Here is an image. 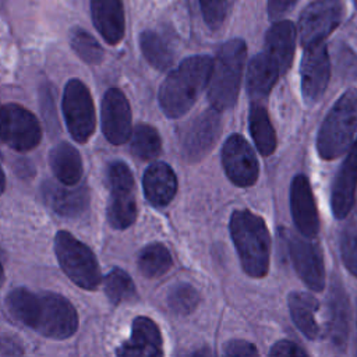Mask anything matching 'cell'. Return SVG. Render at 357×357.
Masks as SVG:
<instances>
[{
  "label": "cell",
  "instance_id": "cell-1",
  "mask_svg": "<svg viewBox=\"0 0 357 357\" xmlns=\"http://www.w3.org/2000/svg\"><path fill=\"white\" fill-rule=\"evenodd\" d=\"M6 305L15 321L50 339H67L78 328L75 308L67 298L56 293L35 294L18 287L7 296Z\"/></svg>",
  "mask_w": 357,
  "mask_h": 357
},
{
  "label": "cell",
  "instance_id": "cell-2",
  "mask_svg": "<svg viewBox=\"0 0 357 357\" xmlns=\"http://www.w3.org/2000/svg\"><path fill=\"white\" fill-rule=\"evenodd\" d=\"M212 59L205 54L184 59L163 81L159 89V105L169 119L184 116L206 88Z\"/></svg>",
  "mask_w": 357,
  "mask_h": 357
},
{
  "label": "cell",
  "instance_id": "cell-3",
  "mask_svg": "<svg viewBox=\"0 0 357 357\" xmlns=\"http://www.w3.org/2000/svg\"><path fill=\"white\" fill-rule=\"evenodd\" d=\"M229 229L244 272L264 278L271 258V234L265 220L251 211L238 209L231 213Z\"/></svg>",
  "mask_w": 357,
  "mask_h": 357
},
{
  "label": "cell",
  "instance_id": "cell-4",
  "mask_svg": "<svg viewBox=\"0 0 357 357\" xmlns=\"http://www.w3.org/2000/svg\"><path fill=\"white\" fill-rule=\"evenodd\" d=\"M247 56L245 42L240 38L225 42L212 61L208 81V99L213 109L223 112L234 106Z\"/></svg>",
  "mask_w": 357,
  "mask_h": 357
},
{
  "label": "cell",
  "instance_id": "cell-5",
  "mask_svg": "<svg viewBox=\"0 0 357 357\" xmlns=\"http://www.w3.org/2000/svg\"><path fill=\"white\" fill-rule=\"evenodd\" d=\"M357 132V89L350 88L335 102L324 119L317 138V151L325 160L344 155Z\"/></svg>",
  "mask_w": 357,
  "mask_h": 357
},
{
  "label": "cell",
  "instance_id": "cell-6",
  "mask_svg": "<svg viewBox=\"0 0 357 357\" xmlns=\"http://www.w3.org/2000/svg\"><path fill=\"white\" fill-rule=\"evenodd\" d=\"M54 252L64 273L79 287L95 290L100 283L99 264L93 252L68 231L54 237Z\"/></svg>",
  "mask_w": 357,
  "mask_h": 357
},
{
  "label": "cell",
  "instance_id": "cell-7",
  "mask_svg": "<svg viewBox=\"0 0 357 357\" xmlns=\"http://www.w3.org/2000/svg\"><path fill=\"white\" fill-rule=\"evenodd\" d=\"M107 183L110 188L107 220L114 229H127L137 218L135 183L130 167L120 160L110 163L107 169Z\"/></svg>",
  "mask_w": 357,
  "mask_h": 357
},
{
  "label": "cell",
  "instance_id": "cell-8",
  "mask_svg": "<svg viewBox=\"0 0 357 357\" xmlns=\"http://www.w3.org/2000/svg\"><path fill=\"white\" fill-rule=\"evenodd\" d=\"M63 112L71 137L85 144L95 131V107L86 85L79 79H70L63 95Z\"/></svg>",
  "mask_w": 357,
  "mask_h": 357
},
{
  "label": "cell",
  "instance_id": "cell-9",
  "mask_svg": "<svg viewBox=\"0 0 357 357\" xmlns=\"http://www.w3.org/2000/svg\"><path fill=\"white\" fill-rule=\"evenodd\" d=\"M0 135L10 148L22 152L39 144L42 130L36 117L28 109L17 103H8L1 107Z\"/></svg>",
  "mask_w": 357,
  "mask_h": 357
},
{
  "label": "cell",
  "instance_id": "cell-10",
  "mask_svg": "<svg viewBox=\"0 0 357 357\" xmlns=\"http://www.w3.org/2000/svg\"><path fill=\"white\" fill-rule=\"evenodd\" d=\"M340 0H315L307 6L298 18L297 32L304 47L324 42L340 24Z\"/></svg>",
  "mask_w": 357,
  "mask_h": 357
},
{
  "label": "cell",
  "instance_id": "cell-11",
  "mask_svg": "<svg viewBox=\"0 0 357 357\" xmlns=\"http://www.w3.org/2000/svg\"><path fill=\"white\" fill-rule=\"evenodd\" d=\"M220 112L211 107L198 114L181 137L183 158L190 163L201 160L215 146L220 135Z\"/></svg>",
  "mask_w": 357,
  "mask_h": 357
},
{
  "label": "cell",
  "instance_id": "cell-12",
  "mask_svg": "<svg viewBox=\"0 0 357 357\" xmlns=\"http://www.w3.org/2000/svg\"><path fill=\"white\" fill-rule=\"evenodd\" d=\"M222 165L227 178L237 187H251L258 178V159L240 134H231L223 144Z\"/></svg>",
  "mask_w": 357,
  "mask_h": 357
},
{
  "label": "cell",
  "instance_id": "cell-13",
  "mask_svg": "<svg viewBox=\"0 0 357 357\" xmlns=\"http://www.w3.org/2000/svg\"><path fill=\"white\" fill-rule=\"evenodd\" d=\"M304 49L300 66L301 93L304 102L312 105L325 93L331 77V61L325 42L314 43Z\"/></svg>",
  "mask_w": 357,
  "mask_h": 357
},
{
  "label": "cell",
  "instance_id": "cell-14",
  "mask_svg": "<svg viewBox=\"0 0 357 357\" xmlns=\"http://www.w3.org/2000/svg\"><path fill=\"white\" fill-rule=\"evenodd\" d=\"M287 244L293 266L304 284L314 291L324 290L325 265L319 245L304 236H290Z\"/></svg>",
  "mask_w": 357,
  "mask_h": 357
},
{
  "label": "cell",
  "instance_id": "cell-15",
  "mask_svg": "<svg viewBox=\"0 0 357 357\" xmlns=\"http://www.w3.org/2000/svg\"><path fill=\"white\" fill-rule=\"evenodd\" d=\"M102 130L113 145L124 144L131 135V109L126 95L110 88L102 102Z\"/></svg>",
  "mask_w": 357,
  "mask_h": 357
},
{
  "label": "cell",
  "instance_id": "cell-16",
  "mask_svg": "<svg viewBox=\"0 0 357 357\" xmlns=\"http://www.w3.org/2000/svg\"><path fill=\"white\" fill-rule=\"evenodd\" d=\"M290 211L293 222L301 236L314 238L319 230V219L312 188L304 174L294 176L291 181Z\"/></svg>",
  "mask_w": 357,
  "mask_h": 357
},
{
  "label": "cell",
  "instance_id": "cell-17",
  "mask_svg": "<svg viewBox=\"0 0 357 357\" xmlns=\"http://www.w3.org/2000/svg\"><path fill=\"white\" fill-rule=\"evenodd\" d=\"M357 188V138L353 141L347 155L332 183L331 206L336 219H344L353 205Z\"/></svg>",
  "mask_w": 357,
  "mask_h": 357
},
{
  "label": "cell",
  "instance_id": "cell-18",
  "mask_svg": "<svg viewBox=\"0 0 357 357\" xmlns=\"http://www.w3.org/2000/svg\"><path fill=\"white\" fill-rule=\"evenodd\" d=\"M350 305L344 289L335 282L328 294V339L333 349L344 351L350 331Z\"/></svg>",
  "mask_w": 357,
  "mask_h": 357
},
{
  "label": "cell",
  "instance_id": "cell-19",
  "mask_svg": "<svg viewBox=\"0 0 357 357\" xmlns=\"http://www.w3.org/2000/svg\"><path fill=\"white\" fill-rule=\"evenodd\" d=\"M117 354L124 357L162 356V336L158 325L146 317H137L132 321L131 337L119 347Z\"/></svg>",
  "mask_w": 357,
  "mask_h": 357
},
{
  "label": "cell",
  "instance_id": "cell-20",
  "mask_svg": "<svg viewBox=\"0 0 357 357\" xmlns=\"http://www.w3.org/2000/svg\"><path fill=\"white\" fill-rule=\"evenodd\" d=\"M45 202L56 213L67 218H78L89 206V192L85 185L68 188L66 184L46 181L42 185Z\"/></svg>",
  "mask_w": 357,
  "mask_h": 357
},
{
  "label": "cell",
  "instance_id": "cell-21",
  "mask_svg": "<svg viewBox=\"0 0 357 357\" xmlns=\"http://www.w3.org/2000/svg\"><path fill=\"white\" fill-rule=\"evenodd\" d=\"M91 14L96 31L110 43H119L126 32L123 0H91Z\"/></svg>",
  "mask_w": 357,
  "mask_h": 357
},
{
  "label": "cell",
  "instance_id": "cell-22",
  "mask_svg": "<svg viewBox=\"0 0 357 357\" xmlns=\"http://www.w3.org/2000/svg\"><path fill=\"white\" fill-rule=\"evenodd\" d=\"M142 187L145 198L151 205L156 208L166 206L177 191L176 173L167 163L155 162L145 170Z\"/></svg>",
  "mask_w": 357,
  "mask_h": 357
},
{
  "label": "cell",
  "instance_id": "cell-23",
  "mask_svg": "<svg viewBox=\"0 0 357 357\" xmlns=\"http://www.w3.org/2000/svg\"><path fill=\"white\" fill-rule=\"evenodd\" d=\"M297 29L289 20H278L265 35V52L276 61L282 74H284L291 63L296 50Z\"/></svg>",
  "mask_w": 357,
  "mask_h": 357
},
{
  "label": "cell",
  "instance_id": "cell-24",
  "mask_svg": "<svg viewBox=\"0 0 357 357\" xmlns=\"http://www.w3.org/2000/svg\"><path fill=\"white\" fill-rule=\"evenodd\" d=\"M282 75L276 61L264 50L255 54L247 68V92L254 102L264 100Z\"/></svg>",
  "mask_w": 357,
  "mask_h": 357
},
{
  "label": "cell",
  "instance_id": "cell-25",
  "mask_svg": "<svg viewBox=\"0 0 357 357\" xmlns=\"http://www.w3.org/2000/svg\"><path fill=\"white\" fill-rule=\"evenodd\" d=\"M319 308L318 300L304 291H293L289 294V310L294 325L308 339L314 340L319 336V325L315 312Z\"/></svg>",
  "mask_w": 357,
  "mask_h": 357
},
{
  "label": "cell",
  "instance_id": "cell-26",
  "mask_svg": "<svg viewBox=\"0 0 357 357\" xmlns=\"http://www.w3.org/2000/svg\"><path fill=\"white\" fill-rule=\"evenodd\" d=\"M49 163L56 178L66 185L77 184L82 176L81 155L67 142H61L50 151Z\"/></svg>",
  "mask_w": 357,
  "mask_h": 357
},
{
  "label": "cell",
  "instance_id": "cell-27",
  "mask_svg": "<svg viewBox=\"0 0 357 357\" xmlns=\"http://www.w3.org/2000/svg\"><path fill=\"white\" fill-rule=\"evenodd\" d=\"M248 128L258 152L262 156L272 155L276 149L275 128L272 127L266 109L258 102H254L250 106Z\"/></svg>",
  "mask_w": 357,
  "mask_h": 357
},
{
  "label": "cell",
  "instance_id": "cell-28",
  "mask_svg": "<svg viewBox=\"0 0 357 357\" xmlns=\"http://www.w3.org/2000/svg\"><path fill=\"white\" fill-rule=\"evenodd\" d=\"M139 47L146 61L156 70H167L174 60V52L169 42L155 31L146 29L139 35Z\"/></svg>",
  "mask_w": 357,
  "mask_h": 357
},
{
  "label": "cell",
  "instance_id": "cell-29",
  "mask_svg": "<svg viewBox=\"0 0 357 357\" xmlns=\"http://www.w3.org/2000/svg\"><path fill=\"white\" fill-rule=\"evenodd\" d=\"M173 265L172 255L169 250L160 244L153 243L144 247L138 255V269L149 279L159 278L165 275Z\"/></svg>",
  "mask_w": 357,
  "mask_h": 357
},
{
  "label": "cell",
  "instance_id": "cell-30",
  "mask_svg": "<svg viewBox=\"0 0 357 357\" xmlns=\"http://www.w3.org/2000/svg\"><path fill=\"white\" fill-rule=\"evenodd\" d=\"M131 134V152L137 158L142 160H152L159 156L162 141L159 132L152 126L138 124Z\"/></svg>",
  "mask_w": 357,
  "mask_h": 357
},
{
  "label": "cell",
  "instance_id": "cell-31",
  "mask_svg": "<svg viewBox=\"0 0 357 357\" xmlns=\"http://www.w3.org/2000/svg\"><path fill=\"white\" fill-rule=\"evenodd\" d=\"M105 293L113 304H120L135 296V286L127 272L114 268L105 278Z\"/></svg>",
  "mask_w": 357,
  "mask_h": 357
},
{
  "label": "cell",
  "instance_id": "cell-32",
  "mask_svg": "<svg viewBox=\"0 0 357 357\" xmlns=\"http://www.w3.org/2000/svg\"><path fill=\"white\" fill-rule=\"evenodd\" d=\"M70 45L77 56L88 64H98L103 59L102 46L82 28H74L70 32Z\"/></svg>",
  "mask_w": 357,
  "mask_h": 357
},
{
  "label": "cell",
  "instance_id": "cell-33",
  "mask_svg": "<svg viewBox=\"0 0 357 357\" xmlns=\"http://www.w3.org/2000/svg\"><path fill=\"white\" fill-rule=\"evenodd\" d=\"M340 254L347 271L357 278V211L342 229Z\"/></svg>",
  "mask_w": 357,
  "mask_h": 357
},
{
  "label": "cell",
  "instance_id": "cell-34",
  "mask_svg": "<svg viewBox=\"0 0 357 357\" xmlns=\"http://www.w3.org/2000/svg\"><path fill=\"white\" fill-rule=\"evenodd\" d=\"M199 303L198 290L188 283L174 284L167 294V304L170 310L178 315L191 314Z\"/></svg>",
  "mask_w": 357,
  "mask_h": 357
},
{
  "label": "cell",
  "instance_id": "cell-35",
  "mask_svg": "<svg viewBox=\"0 0 357 357\" xmlns=\"http://www.w3.org/2000/svg\"><path fill=\"white\" fill-rule=\"evenodd\" d=\"M233 6V0H199L205 24L211 29H218L225 22Z\"/></svg>",
  "mask_w": 357,
  "mask_h": 357
},
{
  "label": "cell",
  "instance_id": "cell-36",
  "mask_svg": "<svg viewBox=\"0 0 357 357\" xmlns=\"http://www.w3.org/2000/svg\"><path fill=\"white\" fill-rule=\"evenodd\" d=\"M223 354L230 357H243V356L250 357V356H258V350L252 343L247 340L234 339L223 344Z\"/></svg>",
  "mask_w": 357,
  "mask_h": 357
},
{
  "label": "cell",
  "instance_id": "cell-37",
  "mask_svg": "<svg viewBox=\"0 0 357 357\" xmlns=\"http://www.w3.org/2000/svg\"><path fill=\"white\" fill-rule=\"evenodd\" d=\"M269 356H276V357H297V356H307V351L296 344L294 342L290 340H280L276 342L271 350Z\"/></svg>",
  "mask_w": 357,
  "mask_h": 357
},
{
  "label": "cell",
  "instance_id": "cell-38",
  "mask_svg": "<svg viewBox=\"0 0 357 357\" xmlns=\"http://www.w3.org/2000/svg\"><path fill=\"white\" fill-rule=\"evenodd\" d=\"M298 0H268V15L272 21L286 15Z\"/></svg>",
  "mask_w": 357,
  "mask_h": 357
},
{
  "label": "cell",
  "instance_id": "cell-39",
  "mask_svg": "<svg viewBox=\"0 0 357 357\" xmlns=\"http://www.w3.org/2000/svg\"><path fill=\"white\" fill-rule=\"evenodd\" d=\"M4 185H6V177H4L3 170L0 169V194H1L3 190H4Z\"/></svg>",
  "mask_w": 357,
  "mask_h": 357
},
{
  "label": "cell",
  "instance_id": "cell-40",
  "mask_svg": "<svg viewBox=\"0 0 357 357\" xmlns=\"http://www.w3.org/2000/svg\"><path fill=\"white\" fill-rule=\"evenodd\" d=\"M3 282H4V272H3V266L0 264V286L3 284Z\"/></svg>",
  "mask_w": 357,
  "mask_h": 357
},
{
  "label": "cell",
  "instance_id": "cell-41",
  "mask_svg": "<svg viewBox=\"0 0 357 357\" xmlns=\"http://www.w3.org/2000/svg\"><path fill=\"white\" fill-rule=\"evenodd\" d=\"M356 354H357V319H356Z\"/></svg>",
  "mask_w": 357,
  "mask_h": 357
},
{
  "label": "cell",
  "instance_id": "cell-42",
  "mask_svg": "<svg viewBox=\"0 0 357 357\" xmlns=\"http://www.w3.org/2000/svg\"><path fill=\"white\" fill-rule=\"evenodd\" d=\"M0 116H1V107H0ZM0 139H1V135H0Z\"/></svg>",
  "mask_w": 357,
  "mask_h": 357
}]
</instances>
